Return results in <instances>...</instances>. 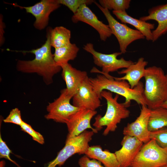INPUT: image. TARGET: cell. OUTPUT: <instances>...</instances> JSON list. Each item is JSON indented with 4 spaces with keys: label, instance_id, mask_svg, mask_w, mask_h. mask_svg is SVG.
<instances>
[{
    "label": "cell",
    "instance_id": "f1b7e54d",
    "mask_svg": "<svg viewBox=\"0 0 167 167\" xmlns=\"http://www.w3.org/2000/svg\"><path fill=\"white\" fill-rule=\"evenodd\" d=\"M80 167H105L99 161L90 158L85 155L80 157L78 160Z\"/></svg>",
    "mask_w": 167,
    "mask_h": 167
},
{
    "label": "cell",
    "instance_id": "5bb4252c",
    "mask_svg": "<svg viewBox=\"0 0 167 167\" xmlns=\"http://www.w3.org/2000/svg\"><path fill=\"white\" fill-rule=\"evenodd\" d=\"M97 113L96 110L85 109L79 110L66 123L68 131L67 136H77L88 129H91L95 133H97L98 131L91 125V120Z\"/></svg>",
    "mask_w": 167,
    "mask_h": 167
},
{
    "label": "cell",
    "instance_id": "4dcf8cb0",
    "mask_svg": "<svg viewBox=\"0 0 167 167\" xmlns=\"http://www.w3.org/2000/svg\"><path fill=\"white\" fill-rule=\"evenodd\" d=\"M5 26V24L2 21V16L1 15L0 18V44L1 46L3 44L4 41V34Z\"/></svg>",
    "mask_w": 167,
    "mask_h": 167
},
{
    "label": "cell",
    "instance_id": "8992f818",
    "mask_svg": "<svg viewBox=\"0 0 167 167\" xmlns=\"http://www.w3.org/2000/svg\"><path fill=\"white\" fill-rule=\"evenodd\" d=\"M167 165V149L151 139L144 144L132 161L131 167H160Z\"/></svg>",
    "mask_w": 167,
    "mask_h": 167
},
{
    "label": "cell",
    "instance_id": "9c48e42d",
    "mask_svg": "<svg viewBox=\"0 0 167 167\" xmlns=\"http://www.w3.org/2000/svg\"><path fill=\"white\" fill-rule=\"evenodd\" d=\"M72 97L66 88L62 90L59 97L49 103L47 106V113L45 116V118L66 124L71 116L80 109L71 104L70 101Z\"/></svg>",
    "mask_w": 167,
    "mask_h": 167
},
{
    "label": "cell",
    "instance_id": "5b68a950",
    "mask_svg": "<svg viewBox=\"0 0 167 167\" xmlns=\"http://www.w3.org/2000/svg\"><path fill=\"white\" fill-rule=\"evenodd\" d=\"M94 133L92 131L86 130L77 136H67L64 147L59 152L56 157L45 167H61L74 154H84L89 146V143L92 140Z\"/></svg>",
    "mask_w": 167,
    "mask_h": 167
},
{
    "label": "cell",
    "instance_id": "6da1fadb",
    "mask_svg": "<svg viewBox=\"0 0 167 167\" xmlns=\"http://www.w3.org/2000/svg\"><path fill=\"white\" fill-rule=\"evenodd\" d=\"M46 36V40L40 48L29 51H15L35 55L32 60H18L16 69L23 73L36 74L41 77L46 84L49 85L53 83L54 76L59 72L62 68L56 64L52 53L49 28L48 29Z\"/></svg>",
    "mask_w": 167,
    "mask_h": 167
},
{
    "label": "cell",
    "instance_id": "30bf717a",
    "mask_svg": "<svg viewBox=\"0 0 167 167\" xmlns=\"http://www.w3.org/2000/svg\"><path fill=\"white\" fill-rule=\"evenodd\" d=\"M5 3L24 9L27 13L32 14L35 18L33 26L39 30L46 27L51 13L60 6L58 0H41L33 6H20L17 3Z\"/></svg>",
    "mask_w": 167,
    "mask_h": 167
},
{
    "label": "cell",
    "instance_id": "f546056e",
    "mask_svg": "<svg viewBox=\"0 0 167 167\" xmlns=\"http://www.w3.org/2000/svg\"><path fill=\"white\" fill-rule=\"evenodd\" d=\"M11 151L8 147L6 143L2 139L0 134V158H5L11 161L18 167H21L16 162L10 157V154Z\"/></svg>",
    "mask_w": 167,
    "mask_h": 167
},
{
    "label": "cell",
    "instance_id": "83f0119b",
    "mask_svg": "<svg viewBox=\"0 0 167 167\" xmlns=\"http://www.w3.org/2000/svg\"><path fill=\"white\" fill-rule=\"evenodd\" d=\"M5 123H13L19 126L24 121L22 120L21 112L17 108L12 109L8 115L3 120Z\"/></svg>",
    "mask_w": 167,
    "mask_h": 167
},
{
    "label": "cell",
    "instance_id": "44dd1931",
    "mask_svg": "<svg viewBox=\"0 0 167 167\" xmlns=\"http://www.w3.org/2000/svg\"><path fill=\"white\" fill-rule=\"evenodd\" d=\"M79 50V48L74 43L55 49L53 54L54 60L57 65L61 66L68 63L76 58Z\"/></svg>",
    "mask_w": 167,
    "mask_h": 167
},
{
    "label": "cell",
    "instance_id": "ac0fdd59",
    "mask_svg": "<svg viewBox=\"0 0 167 167\" xmlns=\"http://www.w3.org/2000/svg\"><path fill=\"white\" fill-rule=\"evenodd\" d=\"M148 64V62L145 60L143 58L141 57L139 58L137 62L118 72L119 74H125L124 76L120 77H113V78L117 80L127 81L131 88H133L138 84L140 79L144 77L145 67Z\"/></svg>",
    "mask_w": 167,
    "mask_h": 167
},
{
    "label": "cell",
    "instance_id": "8fae6325",
    "mask_svg": "<svg viewBox=\"0 0 167 167\" xmlns=\"http://www.w3.org/2000/svg\"><path fill=\"white\" fill-rule=\"evenodd\" d=\"M151 109L147 105L142 106L139 116L133 122L128 123L123 130L124 135L134 137L143 143L151 140V132L148 129V122Z\"/></svg>",
    "mask_w": 167,
    "mask_h": 167
},
{
    "label": "cell",
    "instance_id": "d4e9b609",
    "mask_svg": "<svg viewBox=\"0 0 167 167\" xmlns=\"http://www.w3.org/2000/svg\"><path fill=\"white\" fill-rule=\"evenodd\" d=\"M150 138L155 139L161 147L167 149V127L151 132Z\"/></svg>",
    "mask_w": 167,
    "mask_h": 167
},
{
    "label": "cell",
    "instance_id": "ba28073f",
    "mask_svg": "<svg viewBox=\"0 0 167 167\" xmlns=\"http://www.w3.org/2000/svg\"><path fill=\"white\" fill-rule=\"evenodd\" d=\"M83 49L92 56L94 62L102 68V71L93 68L92 72L101 73L105 75L117 71L121 68H126L134 62L131 60H126L123 58L118 59L117 57L122 54L121 52L106 54L97 52L94 49L93 45L88 43L84 45Z\"/></svg>",
    "mask_w": 167,
    "mask_h": 167
},
{
    "label": "cell",
    "instance_id": "e0dca14e",
    "mask_svg": "<svg viewBox=\"0 0 167 167\" xmlns=\"http://www.w3.org/2000/svg\"><path fill=\"white\" fill-rule=\"evenodd\" d=\"M60 66L62 76L66 85V88L68 93L73 97L82 82L88 77L87 72L77 69L69 63Z\"/></svg>",
    "mask_w": 167,
    "mask_h": 167
},
{
    "label": "cell",
    "instance_id": "3957f363",
    "mask_svg": "<svg viewBox=\"0 0 167 167\" xmlns=\"http://www.w3.org/2000/svg\"><path fill=\"white\" fill-rule=\"evenodd\" d=\"M143 96L150 109L161 106L167 100V78L163 70L152 66L146 68Z\"/></svg>",
    "mask_w": 167,
    "mask_h": 167
},
{
    "label": "cell",
    "instance_id": "4316f807",
    "mask_svg": "<svg viewBox=\"0 0 167 167\" xmlns=\"http://www.w3.org/2000/svg\"><path fill=\"white\" fill-rule=\"evenodd\" d=\"M20 126L22 130L31 136L33 140L41 144L44 143L43 136L39 132L34 130L31 125L24 121Z\"/></svg>",
    "mask_w": 167,
    "mask_h": 167
},
{
    "label": "cell",
    "instance_id": "2e32d148",
    "mask_svg": "<svg viewBox=\"0 0 167 167\" xmlns=\"http://www.w3.org/2000/svg\"><path fill=\"white\" fill-rule=\"evenodd\" d=\"M148 15L139 19L144 21L152 20L156 21L158 25L152 31V42L157 40L167 32V3L153 7L148 11Z\"/></svg>",
    "mask_w": 167,
    "mask_h": 167
},
{
    "label": "cell",
    "instance_id": "52a82bcc",
    "mask_svg": "<svg viewBox=\"0 0 167 167\" xmlns=\"http://www.w3.org/2000/svg\"><path fill=\"white\" fill-rule=\"evenodd\" d=\"M94 3L101 10L106 18L112 34L116 38L120 47V52L125 54L128 46L137 40L145 38L139 31L128 27L126 24L118 22L111 15L109 11L102 7L95 1Z\"/></svg>",
    "mask_w": 167,
    "mask_h": 167
},
{
    "label": "cell",
    "instance_id": "484cf974",
    "mask_svg": "<svg viewBox=\"0 0 167 167\" xmlns=\"http://www.w3.org/2000/svg\"><path fill=\"white\" fill-rule=\"evenodd\" d=\"M58 1L60 5L67 7L74 14L82 5H90L95 2L93 0H58Z\"/></svg>",
    "mask_w": 167,
    "mask_h": 167
},
{
    "label": "cell",
    "instance_id": "e575fe53",
    "mask_svg": "<svg viewBox=\"0 0 167 167\" xmlns=\"http://www.w3.org/2000/svg\"><path fill=\"white\" fill-rule=\"evenodd\" d=\"M129 167H131L130 166H129Z\"/></svg>",
    "mask_w": 167,
    "mask_h": 167
},
{
    "label": "cell",
    "instance_id": "7a4b0ae2",
    "mask_svg": "<svg viewBox=\"0 0 167 167\" xmlns=\"http://www.w3.org/2000/svg\"><path fill=\"white\" fill-rule=\"evenodd\" d=\"M89 79L94 90L101 99L102 98L101 92L105 90L124 97L125 100L124 103L127 107L130 106L132 100L141 106L146 105L143 96L144 87L141 82L134 88H131L127 81L116 80L109 74L98 75Z\"/></svg>",
    "mask_w": 167,
    "mask_h": 167
},
{
    "label": "cell",
    "instance_id": "277c9868",
    "mask_svg": "<svg viewBox=\"0 0 167 167\" xmlns=\"http://www.w3.org/2000/svg\"><path fill=\"white\" fill-rule=\"evenodd\" d=\"M101 95L106 101V112L103 116L100 115H97L95 118L93 125L98 131L102 129L103 126H106L103 134L106 136L110 132L115 131L118 124L122 120L129 117L130 111L124 103L118 102V95L116 94L113 97L112 92L104 90L101 92Z\"/></svg>",
    "mask_w": 167,
    "mask_h": 167
},
{
    "label": "cell",
    "instance_id": "cb8c5ba5",
    "mask_svg": "<svg viewBox=\"0 0 167 167\" xmlns=\"http://www.w3.org/2000/svg\"><path fill=\"white\" fill-rule=\"evenodd\" d=\"M130 0H99L100 5L109 10L125 11L129 8Z\"/></svg>",
    "mask_w": 167,
    "mask_h": 167
},
{
    "label": "cell",
    "instance_id": "603a6c76",
    "mask_svg": "<svg viewBox=\"0 0 167 167\" xmlns=\"http://www.w3.org/2000/svg\"><path fill=\"white\" fill-rule=\"evenodd\" d=\"M167 127V109L161 106L151 109L148 122L150 132Z\"/></svg>",
    "mask_w": 167,
    "mask_h": 167
},
{
    "label": "cell",
    "instance_id": "1f68e13d",
    "mask_svg": "<svg viewBox=\"0 0 167 167\" xmlns=\"http://www.w3.org/2000/svg\"><path fill=\"white\" fill-rule=\"evenodd\" d=\"M166 76L167 78V74L166 75ZM161 107L165 108L167 109V100L163 104Z\"/></svg>",
    "mask_w": 167,
    "mask_h": 167
},
{
    "label": "cell",
    "instance_id": "7c38bea8",
    "mask_svg": "<svg viewBox=\"0 0 167 167\" xmlns=\"http://www.w3.org/2000/svg\"><path fill=\"white\" fill-rule=\"evenodd\" d=\"M88 76L82 82L73 96L72 105L80 109L93 111L101 106V99L91 84Z\"/></svg>",
    "mask_w": 167,
    "mask_h": 167
},
{
    "label": "cell",
    "instance_id": "836d02e7",
    "mask_svg": "<svg viewBox=\"0 0 167 167\" xmlns=\"http://www.w3.org/2000/svg\"><path fill=\"white\" fill-rule=\"evenodd\" d=\"M167 167V165H164V166H161V167Z\"/></svg>",
    "mask_w": 167,
    "mask_h": 167
},
{
    "label": "cell",
    "instance_id": "9a60e30c",
    "mask_svg": "<svg viewBox=\"0 0 167 167\" xmlns=\"http://www.w3.org/2000/svg\"><path fill=\"white\" fill-rule=\"evenodd\" d=\"M122 148L115 154L120 167H129L143 145L137 138L124 135L121 142Z\"/></svg>",
    "mask_w": 167,
    "mask_h": 167
},
{
    "label": "cell",
    "instance_id": "7402d4cb",
    "mask_svg": "<svg viewBox=\"0 0 167 167\" xmlns=\"http://www.w3.org/2000/svg\"><path fill=\"white\" fill-rule=\"evenodd\" d=\"M49 30L51 45L55 49L67 45L71 43V33L69 29L60 26L54 29L49 28Z\"/></svg>",
    "mask_w": 167,
    "mask_h": 167
},
{
    "label": "cell",
    "instance_id": "4fadbf2b",
    "mask_svg": "<svg viewBox=\"0 0 167 167\" xmlns=\"http://www.w3.org/2000/svg\"><path fill=\"white\" fill-rule=\"evenodd\" d=\"M71 20L75 23L81 21L92 27L98 32L102 41H106L112 35L109 26L99 20L86 4L83 5L79 7L72 16Z\"/></svg>",
    "mask_w": 167,
    "mask_h": 167
},
{
    "label": "cell",
    "instance_id": "d6a6232c",
    "mask_svg": "<svg viewBox=\"0 0 167 167\" xmlns=\"http://www.w3.org/2000/svg\"><path fill=\"white\" fill-rule=\"evenodd\" d=\"M5 165V162L4 161H2L0 163V167H4Z\"/></svg>",
    "mask_w": 167,
    "mask_h": 167
},
{
    "label": "cell",
    "instance_id": "d6986e66",
    "mask_svg": "<svg viewBox=\"0 0 167 167\" xmlns=\"http://www.w3.org/2000/svg\"><path fill=\"white\" fill-rule=\"evenodd\" d=\"M113 13L122 23L132 25L143 34L147 40L152 41V30L154 28V24L133 18L128 15L126 11H113Z\"/></svg>",
    "mask_w": 167,
    "mask_h": 167
},
{
    "label": "cell",
    "instance_id": "ffe728a7",
    "mask_svg": "<svg viewBox=\"0 0 167 167\" xmlns=\"http://www.w3.org/2000/svg\"><path fill=\"white\" fill-rule=\"evenodd\" d=\"M84 154L100 161L105 167H120L115 153L108 150H103L100 145L89 146Z\"/></svg>",
    "mask_w": 167,
    "mask_h": 167
}]
</instances>
